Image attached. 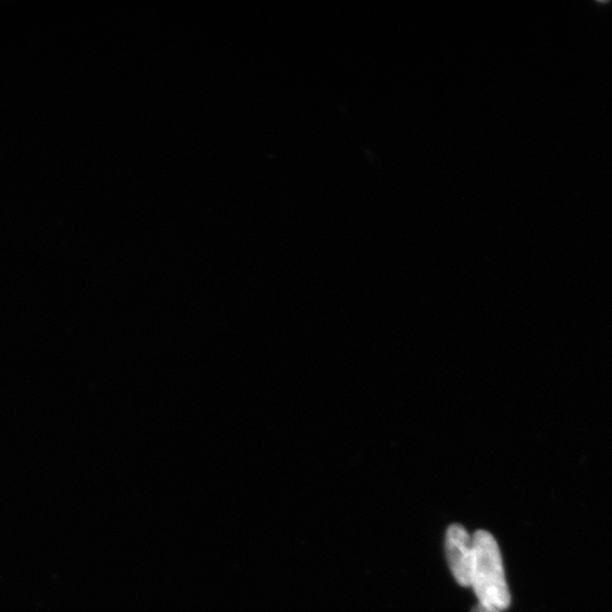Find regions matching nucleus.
I'll return each instance as SVG.
<instances>
[{
	"label": "nucleus",
	"mask_w": 612,
	"mask_h": 612,
	"mask_svg": "<svg viewBox=\"0 0 612 612\" xmlns=\"http://www.w3.org/2000/svg\"><path fill=\"white\" fill-rule=\"evenodd\" d=\"M471 586L479 605L505 610L510 606L503 558L498 543L487 531L473 535V565Z\"/></svg>",
	"instance_id": "nucleus-1"
},
{
	"label": "nucleus",
	"mask_w": 612,
	"mask_h": 612,
	"mask_svg": "<svg viewBox=\"0 0 612 612\" xmlns=\"http://www.w3.org/2000/svg\"><path fill=\"white\" fill-rule=\"evenodd\" d=\"M446 555L450 571L459 585L471 586L473 565V537L465 527L453 524L446 533Z\"/></svg>",
	"instance_id": "nucleus-2"
},
{
	"label": "nucleus",
	"mask_w": 612,
	"mask_h": 612,
	"mask_svg": "<svg viewBox=\"0 0 612 612\" xmlns=\"http://www.w3.org/2000/svg\"><path fill=\"white\" fill-rule=\"evenodd\" d=\"M472 612H501V610L493 607L476 606Z\"/></svg>",
	"instance_id": "nucleus-3"
}]
</instances>
